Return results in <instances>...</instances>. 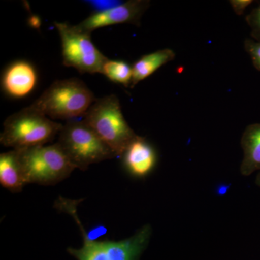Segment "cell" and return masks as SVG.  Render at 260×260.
Masks as SVG:
<instances>
[{
    "label": "cell",
    "instance_id": "obj_14",
    "mask_svg": "<svg viewBox=\"0 0 260 260\" xmlns=\"http://www.w3.org/2000/svg\"><path fill=\"white\" fill-rule=\"evenodd\" d=\"M102 74L114 83L130 88L133 78V67L126 61L108 59L102 68Z\"/></svg>",
    "mask_w": 260,
    "mask_h": 260
},
{
    "label": "cell",
    "instance_id": "obj_16",
    "mask_svg": "<svg viewBox=\"0 0 260 260\" xmlns=\"http://www.w3.org/2000/svg\"><path fill=\"white\" fill-rule=\"evenodd\" d=\"M244 49L250 56L254 68L260 72V41L246 39Z\"/></svg>",
    "mask_w": 260,
    "mask_h": 260
},
{
    "label": "cell",
    "instance_id": "obj_1",
    "mask_svg": "<svg viewBox=\"0 0 260 260\" xmlns=\"http://www.w3.org/2000/svg\"><path fill=\"white\" fill-rule=\"evenodd\" d=\"M96 100L82 80H56L30 107L50 118L70 121L83 117Z\"/></svg>",
    "mask_w": 260,
    "mask_h": 260
},
{
    "label": "cell",
    "instance_id": "obj_3",
    "mask_svg": "<svg viewBox=\"0 0 260 260\" xmlns=\"http://www.w3.org/2000/svg\"><path fill=\"white\" fill-rule=\"evenodd\" d=\"M62 127L63 124L29 106L7 118L0 143L13 150L45 145L59 134Z\"/></svg>",
    "mask_w": 260,
    "mask_h": 260
},
{
    "label": "cell",
    "instance_id": "obj_2",
    "mask_svg": "<svg viewBox=\"0 0 260 260\" xmlns=\"http://www.w3.org/2000/svg\"><path fill=\"white\" fill-rule=\"evenodd\" d=\"M83 118L116 157H122L138 136L126 122L120 102L115 95L96 99Z\"/></svg>",
    "mask_w": 260,
    "mask_h": 260
},
{
    "label": "cell",
    "instance_id": "obj_13",
    "mask_svg": "<svg viewBox=\"0 0 260 260\" xmlns=\"http://www.w3.org/2000/svg\"><path fill=\"white\" fill-rule=\"evenodd\" d=\"M175 57V52L171 49H160L142 56L133 64L130 88H134L140 81L153 74L162 65L174 60Z\"/></svg>",
    "mask_w": 260,
    "mask_h": 260
},
{
    "label": "cell",
    "instance_id": "obj_5",
    "mask_svg": "<svg viewBox=\"0 0 260 260\" xmlns=\"http://www.w3.org/2000/svg\"><path fill=\"white\" fill-rule=\"evenodd\" d=\"M17 150L27 184L54 185L76 169L56 143Z\"/></svg>",
    "mask_w": 260,
    "mask_h": 260
},
{
    "label": "cell",
    "instance_id": "obj_8",
    "mask_svg": "<svg viewBox=\"0 0 260 260\" xmlns=\"http://www.w3.org/2000/svg\"><path fill=\"white\" fill-rule=\"evenodd\" d=\"M150 6L147 0H130L119 3L109 9L95 11L75 28L81 31L91 34L96 29L116 24L127 23L139 26L142 16Z\"/></svg>",
    "mask_w": 260,
    "mask_h": 260
},
{
    "label": "cell",
    "instance_id": "obj_4",
    "mask_svg": "<svg viewBox=\"0 0 260 260\" xmlns=\"http://www.w3.org/2000/svg\"><path fill=\"white\" fill-rule=\"evenodd\" d=\"M58 145L75 169L85 171L90 165L116 158L112 149L81 119L63 124Z\"/></svg>",
    "mask_w": 260,
    "mask_h": 260
},
{
    "label": "cell",
    "instance_id": "obj_15",
    "mask_svg": "<svg viewBox=\"0 0 260 260\" xmlns=\"http://www.w3.org/2000/svg\"><path fill=\"white\" fill-rule=\"evenodd\" d=\"M246 22L251 29L253 39L260 41V4L246 15Z\"/></svg>",
    "mask_w": 260,
    "mask_h": 260
},
{
    "label": "cell",
    "instance_id": "obj_19",
    "mask_svg": "<svg viewBox=\"0 0 260 260\" xmlns=\"http://www.w3.org/2000/svg\"><path fill=\"white\" fill-rule=\"evenodd\" d=\"M28 23L32 28H39L41 25V20L37 15H32L28 19Z\"/></svg>",
    "mask_w": 260,
    "mask_h": 260
},
{
    "label": "cell",
    "instance_id": "obj_10",
    "mask_svg": "<svg viewBox=\"0 0 260 260\" xmlns=\"http://www.w3.org/2000/svg\"><path fill=\"white\" fill-rule=\"evenodd\" d=\"M122 157L126 169L138 177L148 175L156 162V154L153 147L140 136L129 145Z\"/></svg>",
    "mask_w": 260,
    "mask_h": 260
},
{
    "label": "cell",
    "instance_id": "obj_17",
    "mask_svg": "<svg viewBox=\"0 0 260 260\" xmlns=\"http://www.w3.org/2000/svg\"><path fill=\"white\" fill-rule=\"evenodd\" d=\"M231 5L237 15H242L246 8L253 3L251 0H231Z\"/></svg>",
    "mask_w": 260,
    "mask_h": 260
},
{
    "label": "cell",
    "instance_id": "obj_6",
    "mask_svg": "<svg viewBox=\"0 0 260 260\" xmlns=\"http://www.w3.org/2000/svg\"><path fill=\"white\" fill-rule=\"evenodd\" d=\"M61 42L63 64L75 68L80 73L102 74L107 56L92 42L90 34L81 31L68 23H54Z\"/></svg>",
    "mask_w": 260,
    "mask_h": 260
},
{
    "label": "cell",
    "instance_id": "obj_9",
    "mask_svg": "<svg viewBox=\"0 0 260 260\" xmlns=\"http://www.w3.org/2000/svg\"><path fill=\"white\" fill-rule=\"evenodd\" d=\"M37 82L35 68L26 61H17L5 70L2 85L5 93L13 98H23L32 91Z\"/></svg>",
    "mask_w": 260,
    "mask_h": 260
},
{
    "label": "cell",
    "instance_id": "obj_11",
    "mask_svg": "<svg viewBox=\"0 0 260 260\" xmlns=\"http://www.w3.org/2000/svg\"><path fill=\"white\" fill-rule=\"evenodd\" d=\"M0 184L13 193L20 192L27 184L18 150L0 154Z\"/></svg>",
    "mask_w": 260,
    "mask_h": 260
},
{
    "label": "cell",
    "instance_id": "obj_7",
    "mask_svg": "<svg viewBox=\"0 0 260 260\" xmlns=\"http://www.w3.org/2000/svg\"><path fill=\"white\" fill-rule=\"evenodd\" d=\"M150 235L151 228L145 225L133 237L119 242H92L83 237L81 248H68V251L77 260H138Z\"/></svg>",
    "mask_w": 260,
    "mask_h": 260
},
{
    "label": "cell",
    "instance_id": "obj_18",
    "mask_svg": "<svg viewBox=\"0 0 260 260\" xmlns=\"http://www.w3.org/2000/svg\"><path fill=\"white\" fill-rule=\"evenodd\" d=\"M90 4L93 5L96 9V11H102V10L109 9L115 5L119 4L118 2L114 1H90Z\"/></svg>",
    "mask_w": 260,
    "mask_h": 260
},
{
    "label": "cell",
    "instance_id": "obj_12",
    "mask_svg": "<svg viewBox=\"0 0 260 260\" xmlns=\"http://www.w3.org/2000/svg\"><path fill=\"white\" fill-rule=\"evenodd\" d=\"M244 158L241 164V174L248 177L260 172V123L246 126L241 139Z\"/></svg>",
    "mask_w": 260,
    "mask_h": 260
},
{
    "label": "cell",
    "instance_id": "obj_20",
    "mask_svg": "<svg viewBox=\"0 0 260 260\" xmlns=\"http://www.w3.org/2000/svg\"><path fill=\"white\" fill-rule=\"evenodd\" d=\"M255 183L256 185L260 186V172L258 174L257 177H256Z\"/></svg>",
    "mask_w": 260,
    "mask_h": 260
}]
</instances>
